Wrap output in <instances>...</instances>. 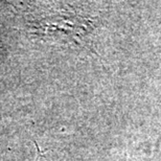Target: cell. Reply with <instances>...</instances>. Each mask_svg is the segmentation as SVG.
I'll return each instance as SVG.
<instances>
[{
  "instance_id": "6da1fadb",
  "label": "cell",
  "mask_w": 161,
  "mask_h": 161,
  "mask_svg": "<svg viewBox=\"0 0 161 161\" xmlns=\"http://www.w3.org/2000/svg\"><path fill=\"white\" fill-rule=\"evenodd\" d=\"M37 161H44L43 156H39V157H38V160Z\"/></svg>"
}]
</instances>
